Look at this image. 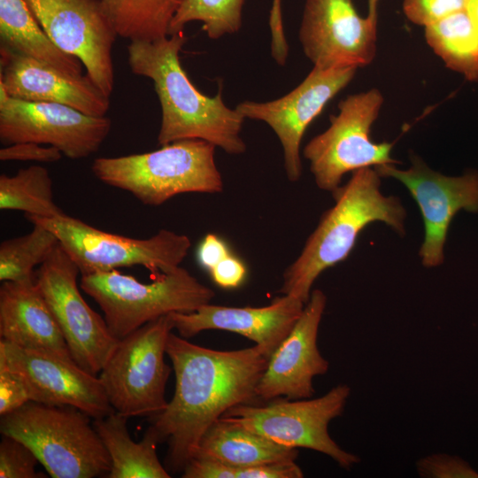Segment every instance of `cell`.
Returning a JSON list of instances; mask_svg holds the SVG:
<instances>
[{"mask_svg": "<svg viewBox=\"0 0 478 478\" xmlns=\"http://www.w3.org/2000/svg\"><path fill=\"white\" fill-rule=\"evenodd\" d=\"M166 355L175 374L172 399L152 416L148 428L168 443L167 468L182 472L201 438L231 407L256 404L257 386L268 358L257 346L217 351L192 343L171 332Z\"/></svg>", "mask_w": 478, "mask_h": 478, "instance_id": "6da1fadb", "label": "cell"}, {"mask_svg": "<svg viewBox=\"0 0 478 478\" xmlns=\"http://www.w3.org/2000/svg\"><path fill=\"white\" fill-rule=\"evenodd\" d=\"M185 42L181 32L151 42H130L127 46L131 72L152 81L160 104L158 144L200 139L228 154L244 153L241 131L245 119L225 104L221 90L211 97L192 84L179 58Z\"/></svg>", "mask_w": 478, "mask_h": 478, "instance_id": "7a4b0ae2", "label": "cell"}, {"mask_svg": "<svg viewBox=\"0 0 478 478\" xmlns=\"http://www.w3.org/2000/svg\"><path fill=\"white\" fill-rule=\"evenodd\" d=\"M381 178L374 167L361 168L332 192L334 205L323 213L298 257L283 273L281 295L306 304L316 279L346 259L358 235L374 222H382L405 235L406 210L397 197L382 192Z\"/></svg>", "mask_w": 478, "mask_h": 478, "instance_id": "3957f363", "label": "cell"}, {"mask_svg": "<svg viewBox=\"0 0 478 478\" xmlns=\"http://www.w3.org/2000/svg\"><path fill=\"white\" fill-rule=\"evenodd\" d=\"M215 148L200 139L180 140L150 152L97 158L91 169L102 182L158 206L179 194L223 190Z\"/></svg>", "mask_w": 478, "mask_h": 478, "instance_id": "277c9868", "label": "cell"}, {"mask_svg": "<svg viewBox=\"0 0 478 478\" xmlns=\"http://www.w3.org/2000/svg\"><path fill=\"white\" fill-rule=\"evenodd\" d=\"M0 432L27 444L53 478L108 475L112 467L91 417L74 406L28 401L1 416Z\"/></svg>", "mask_w": 478, "mask_h": 478, "instance_id": "5b68a950", "label": "cell"}, {"mask_svg": "<svg viewBox=\"0 0 478 478\" xmlns=\"http://www.w3.org/2000/svg\"><path fill=\"white\" fill-rule=\"evenodd\" d=\"M80 287L99 305L117 340L159 317L195 312L215 296L181 266L150 283H143L117 269L84 274Z\"/></svg>", "mask_w": 478, "mask_h": 478, "instance_id": "8992f818", "label": "cell"}, {"mask_svg": "<svg viewBox=\"0 0 478 478\" xmlns=\"http://www.w3.org/2000/svg\"><path fill=\"white\" fill-rule=\"evenodd\" d=\"M25 218L56 235L81 275L143 266L158 277L179 267L191 246L187 235L167 229L139 239L98 229L66 213L56 218Z\"/></svg>", "mask_w": 478, "mask_h": 478, "instance_id": "52a82bcc", "label": "cell"}, {"mask_svg": "<svg viewBox=\"0 0 478 478\" xmlns=\"http://www.w3.org/2000/svg\"><path fill=\"white\" fill-rule=\"evenodd\" d=\"M382 104L377 89L348 96L330 116L329 127L305 146L303 156L319 189L333 192L347 173L400 163L391 157V143H375L370 135Z\"/></svg>", "mask_w": 478, "mask_h": 478, "instance_id": "ba28073f", "label": "cell"}, {"mask_svg": "<svg viewBox=\"0 0 478 478\" xmlns=\"http://www.w3.org/2000/svg\"><path fill=\"white\" fill-rule=\"evenodd\" d=\"M173 329L169 313L119 340L98 374L116 412L127 418L152 417L166 407L165 391L172 369L165 354Z\"/></svg>", "mask_w": 478, "mask_h": 478, "instance_id": "9c48e42d", "label": "cell"}, {"mask_svg": "<svg viewBox=\"0 0 478 478\" xmlns=\"http://www.w3.org/2000/svg\"><path fill=\"white\" fill-rule=\"evenodd\" d=\"M350 395L347 384H338L319 397L277 398L261 405H238L222 417L279 444L323 453L340 467L351 469L360 459L343 450L328 433L330 421L342 415Z\"/></svg>", "mask_w": 478, "mask_h": 478, "instance_id": "30bf717a", "label": "cell"}, {"mask_svg": "<svg viewBox=\"0 0 478 478\" xmlns=\"http://www.w3.org/2000/svg\"><path fill=\"white\" fill-rule=\"evenodd\" d=\"M81 272L60 244L35 271V282L49 305L74 362L97 375L119 340L104 317L85 301L78 287Z\"/></svg>", "mask_w": 478, "mask_h": 478, "instance_id": "8fae6325", "label": "cell"}, {"mask_svg": "<svg viewBox=\"0 0 478 478\" xmlns=\"http://www.w3.org/2000/svg\"><path fill=\"white\" fill-rule=\"evenodd\" d=\"M111 128L105 116L88 115L58 103L13 98L0 84V140L6 145L46 144L71 159H81L99 150Z\"/></svg>", "mask_w": 478, "mask_h": 478, "instance_id": "7c38bea8", "label": "cell"}, {"mask_svg": "<svg viewBox=\"0 0 478 478\" xmlns=\"http://www.w3.org/2000/svg\"><path fill=\"white\" fill-rule=\"evenodd\" d=\"M51 42L77 58L86 74L110 97L114 85L112 47L118 35L101 0H25Z\"/></svg>", "mask_w": 478, "mask_h": 478, "instance_id": "4fadbf2b", "label": "cell"}, {"mask_svg": "<svg viewBox=\"0 0 478 478\" xmlns=\"http://www.w3.org/2000/svg\"><path fill=\"white\" fill-rule=\"evenodd\" d=\"M381 177L400 181L419 206L424 238L419 257L424 267L434 268L444 261V246L449 227L457 212H478V172L448 176L430 168L422 158L411 154V166L400 169L396 165L374 167Z\"/></svg>", "mask_w": 478, "mask_h": 478, "instance_id": "5bb4252c", "label": "cell"}, {"mask_svg": "<svg viewBox=\"0 0 478 478\" xmlns=\"http://www.w3.org/2000/svg\"><path fill=\"white\" fill-rule=\"evenodd\" d=\"M357 68L313 67L305 80L287 95L268 102L243 101L235 110L244 118L266 123L277 135L288 179L302 175L301 141L310 124L326 104L355 76Z\"/></svg>", "mask_w": 478, "mask_h": 478, "instance_id": "9a60e30c", "label": "cell"}, {"mask_svg": "<svg viewBox=\"0 0 478 478\" xmlns=\"http://www.w3.org/2000/svg\"><path fill=\"white\" fill-rule=\"evenodd\" d=\"M299 41L313 67L358 69L375 58L377 22L351 0H305Z\"/></svg>", "mask_w": 478, "mask_h": 478, "instance_id": "2e32d148", "label": "cell"}, {"mask_svg": "<svg viewBox=\"0 0 478 478\" xmlns=\"http://www.w3.org/2000/svg\"><path fill=\"white\" fill-rule=\"evenodd\" d=\"M0 360L21 378L30 401L74 406L93 419L114 411L98 376L72 359L0 340Z\"/></svg>", "mask_w": 478, "mask_h": 478, "instance_id": "e0dca14e", "label": "cell"}, {"mask_svg": "<svg viewBox=\"0 0 478 478\" xmlns=\"http://www.w3.org/2000/svg\"><path fill=\"white\" fill-rule=\"evenodd\" d=\"M326 305L325 293L313 289L295 326L269 358L256 389L258 399L266 402L313 397V378L327 374L329 367L317 344Z\"/></svg>", "mask_w": 478, "mask_h": 478, "instance_id": "ac0fdd59", "label": "cell"}, {"mask_svg": "<svg viewBox=\"0 0 478 478\" xmlns=\"http://www.w3.org/2000/svg\"><path fill=\"white\" fill-rule=\"evenodd\" d=\"M305 304L282 295L262 307H230L212 305L192 312H172L170 317L179 335L190 338L208 329H220L242 335L255 343L269 358L289 334L303 312Z\"/></svg>", "mask_w": 478, "mask_h": 478, "instance_id": "d6986e66", "label": "cell"}, {"mask_svg": "<svg viewBox=\"0 0 478 478\" xmlns=\"http://www.w3.org/2000/svg\"><path fill=\"white\" fill-rule=\"evenodd\" d=\"M0 84L9 96L58 103L85 114L104 116L110 97L87 75H73L0 46Z\"/></svg>", "mask_w": 478, "mask_h": 478, "instance_id": "ffe728a7", "label": "cell"}, {"mask_svg": "<svg viewBox=\"0 0 478 478\" xmlns=\"http://www.w3.org/2000/svg\"><path fill=\"white\" fill-rule=\"evenodd\" d=\"M0 336L1 340L20 348L45 351L73 360L35 277L3 281L0 287Z\"/></svg>", "mask_w": 478, "mask_h": 478, "instance_id": "44dd1931", "label": "cell"}, {"mask_svg": "<svg viewBox=\"0 0 478 478\" xmlns=\"http://www.w3.org/2000/svg\"><path fill=\"white\" fill-rule=\"evenodd\" d=\"M297 455V449L279 444L221 417L203 436L192 458L204 457L232 466H247L293 461Z\"/></svg>", "mask_w": 478, "mask_h": 478, "instance_id": "7402d4cb", "label": "cell"}, {"mask_svg": "<svg viewBox=\"0 0 478 478\" xmlns=\"http://www.w3.org/2000/svg\"><path fill=\"white\" fill-rule=\"evenodd\" d=\"M127 417L113 411L94 419L93 426L104 443L112 461L109 478H169L171 475L157 455L159 443L148 428L143 439L136 443L129 435Z\"/></svg>", "mask_w": 478, "mask_h": 478, "instance_id": "603a6c76", "label": "cell"}, {"mask_svg": "<svg viewBox=\"0 0 478 478\" xmlns=\"http://www.w3.org/2000/svg\"><path fill=\"white\" fill-rule=\"evenodd\" d=\"M0 46L62 72L81 74V62L51 42L25 0H0Z\"/></svg>", "mask_w": 478, "mask_h": 478, "instance_id": "cb8c5ba5", "label": "cell"}, {"mask_svg": "<svg viewBox=\"0 0 478 478\" xmlns=\"http://www.w3.org/2000/svg\"><path fill=\"white\" fill-rule=\"evenodd\" d=\"M183 0H101L118 36L151 42L170 35L172 20Z\"/></svg>", "mask_w": 478, "mask_h": 478, "instance_id": "d4e9b609", "label": "cell"}, {"mask_svg": "<svg viewBox=\"0 0 478 478\" xmlns=\"http://www.w3.org/2000/svg\"><path fill=\"white\" fill-rule=\"evenodd\" d=\"M425 38L448 68L478 81V34L465 10L425 27Z\"/></svg>", "mask_w": 478, "mask_h": 478, "instance_id": "484cf974", "label": "cell"}, {"mask_svg": "<svg viewBox=\"0 0 478 478\" xmlns=\"http://www.w3.org/2000/svg\"><path fill=\"white\" fill-rule=\"evenodd\" d=\"M49 171L41 166L19 169L14 175H0V209L23 212L24 215L59 217L64 212L56 204Z\"/></svg>", "mask_w": 478, "mask_h": 478, "instance_id": "4316f807", "label": "cell"}, {"mask_svg": "<svg viewBox=\"0 0 478 478\" xmlns=\"http://www.w3.org/2000/svg\"><path fill=\"white\" fill-rule=\"evenodd\" d=\"M59 244L56 235L34 223L27 235L4 240L0 244V281H15L35 277L41 266Z\"/></svg>", "mask_w": 478, "mask_h": 478, "instance_id": "83f0119b", "label": "cell"}, {"mask_svg": "<svg viewBox=\"0 0 478 478\" xmlns=\"http://www.w3.org/2000/svg\"><path fill=\"white\" fill-rule=\"evenodd\" d=\"M244 0H183L175 13L170 35L183 32L193 21L203 23V30L211 39L238 32L242 27Z\"/></svg>", "mask_w": 478, "mask_h": 478, "instance_id": "f1b7e54d", "label": "cell"}, {"mask_svg": "<svg viewBox=\"0 0 478 478\" xmlns=\"http://www.w3.org/2000/svg\"><path fill=\"white\" fill-rule=\"evenodd\" d=\"M38 462L37 457L27 444L3 435L0 443L1 478H44V474L35 470Z\"/></svg>", "mask_w": 478, "mask_h": 478, "instance_id": "f546056e", "label": "cell"}, {"mask_svg": "<svg viewBox=\"0 0 478 478\" xmlns=\"http://www.w3.org/2000/svg\"><path fill=\"white\" fill-rule=\"evenodd\" d=\"M422 478H478V472L463 459L446 453L428 454L416 463Z\"/></svg>", "mask_w": 478, "mask_h": 478, "instance_id": "4dcf8cb0", "label": "cell"}, {"mask_svg": "<svg viewBox=\"0 0 478 478\" xmlns=\"http://www.w3.org/2000/svg\"><path fill=\"white\" fill-rule=\"evenodd\" d=\"M466 0H404L403 11L415 25L427 27L465 10Z\"/></svg>", "mask_w": 478, "mask_h": 478, "instance_id": "1f68e13d", "label": "cell"}, {"mask_svg": "<svg viewBox=\"0 0 478 478\" xmlns=\"http://www.w3.org/2000/svg\"><path fill=\"white\" fill-rule=\"evenodd\" d=\"M28 401L30 397L21 378L0 360V415L12 412Z\"/></svg>", "mask_w": 478, "mask_h": 478, "instance_id": "d6a6232c", "label": "cell"}, {"mask_svg": "<svg viewBox=\"0 0 478 478\" xmlns=\"http://www.w3.org/2000/svg\"><path fill=\"white\" fill-rule=\"evenodd\" d=\"M303 476V471L296 460L247 466L227 464V478H301Z\"/></svg>", "mask_w": 478, "mask_h": 478, "instance_id": "836d02e7", "label": "cell"}, {"mask_svg": "<svg viewBox=\"0 0 478 478\" xmlns=\"http://www.w3.org/2000/svg\"><path fill=\"white\" fill-rule=\"evenodd\" d=\"M62 152L53 146H42L36 143H16L8 144L0 150V160L35 161L54 163L61 159Z\"/></svg>", "mask_w": 478, "mask_h": 478, "instance_id": "e575fe53", "label": "cell"}, {"mask_svg": "<svg viewBox=\"0 0 478 478\" xmlns=\"http://www.w3.org/2000/svg\"><path fill=\"white\" fill-rule=\"evenodd\" d=\"M212 281L223 289H235L244 281L247 269L243 262L229 254L209 271Z\"/></svg>", "mask_w": 478, "mask_h": 478, "instance_id": "d590c367", "label": "cell"}, {"mask_svg": "<svg viewBox=\"0 0 478 478\" xmlns=\"http://www.w3.org/2000/svg\"><path fill=\"white\" fill-rule=\"evenodd\" d=\"M269 27L272 57L278 65L284 66L289 56V44L283 28L281 0H272Z\"/></svg>", "mask_w": 478, "mask_h": 478, "instance_id": "8d00e7d4", "label": "cell"}, {"mask_svg": "<svg viewBox=\"0 0 478 478\" xmlns=\"http://www.w3.org/2000/svg\"><path fill=\"white\" fill-rule=\"evenodd\" d=\"M229 254L226 243L215 234L209 233L198 245L197 258L202 267L210 271Z\"/></svg>", "mask_w": 478, "mask_h": 478, "instance_id": "74e56055", "label": "cell"}, {"mask_svg": "<svg viewBox=\"0 0 478 478\" xmlns=\"http://www.w3.org/2000/svg\"><path fill=\"white\" fill-rule=\"evenodd\" d=\"M465 11L478 34V0H466Z\"/></svg>", "mask_w": 478, "mask_h": 478, "instance_id": "f35d334b", "label": "cell"}, {"mask_svg": "<svg viewBox=\"0 0 478 478\" xmlns=\"http://www.w3.org/2000/svg\"><path fill=\"white\" fill-rule=\"evenodd\" d=\"M368 3V13L367 17L372 20L377 22V8L379 0H367Z\"/></svg>", "mask_w": 478, "mask_h": 478, "instance_id": "ab89813d", "label": "cell"}]
</instances>
